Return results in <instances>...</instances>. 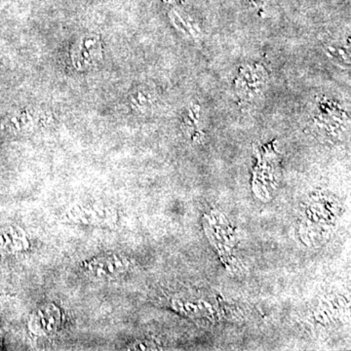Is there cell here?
<instances>
[{
  "instance_id": "1",
  "label": "cell",
  "mask_w": 351,
  "mask_h": 351,
  "mask_svg": "<svg viewBox=\"0 0 351 351\" xmlns=\"http://www.w3.org/2000/svg\"><path fill=\"white\" fill-rule=\"evenodd\" d=\"M63 219L73 225L113 228L117 223V211L108 203L101 201L75 202L66 208Z\"/></svg>"
},
{
  "instance_id": "2",
  "label": "cell",
  "mask_w": 351,
  "mask_h": 351,
  "mask_svg": "<svg viewBox=\"0 0 351 351\" xmlns=\"http://www.w3.org/2000/svg\"><path fill=\"white\" fill-rule=\"evenodd\" d=\"M130 267L128 258L115 253L95 256L83 263L82 269L89 278L99 282H110L125 274Z\"/></svg>"
},
{
  "instance_id": "3",
  "label": "cell",
  "mask_w": 351,
  "mask_h": 351,
  "mask_svg": "<svg viewBox=\"0 0 351 351\" xmlns=\"http://www.w3.org/2000/svg\"><path fill=\"white\" fill-rule=\"evenodd\" d=\"M63 323V314L56 304H44L32 313L29 329L36 336H52L59 331Z\"/></svg>"
}]
</instances>
